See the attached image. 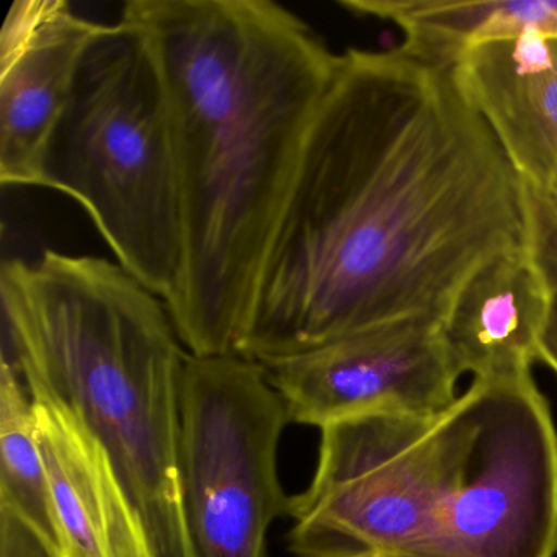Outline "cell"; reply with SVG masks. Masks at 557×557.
<instances>
[{
    "mask_svg": "<svg viewBox=\"0 0 557 557\" xmlns=\"http://www.w3.org/2000/svg\"><path fill=\"white\" fill-rule=\"evenodd\" d=\"M47 174L50 190L89 214L115 262L168 302L182 270L171 132L151 60L120 22L84 63Z\"/></svg>",
    "mask_w": 557,
    "mask_h": 557,
    "instance_id": "cell-4",
    "label": "cell"
},
{
    "mask_svg": "<svg viewBox=\"0 0 557 557\" xmlns=\"http://www.w3.org/2000/svg\"><path fill=\"white\" fill-rule=\"evenodd\" d=\"M537 361L546 363L557 374V296H553L549 319L541 337Z\"/></svg>",
    "mask_w": 557,
    "mask_h": 557,
    "instance_id": "cell-17",
    "label": "cell"
},
{
    "mask_svg": "<svg viewBox=\"0 0 557 557\" xmlns=\"http://www.w3.org/2000/svg\"><path fill=\"white\" fill-rule=\"evenodd\" d=\"M456 79L523 182L557 197V37L523 32L456 60Z\"/></svg>",
    "mask_w": 557,
    "mask_h": 557,
    "instance_id": "cell-10",
    "label": "cell"
},
{
    "mask_svg": "<svg viewBox=\"0 0 557 557\" xmlns=\"http://www.w3.org/2000/svg\"><path fill=\"white\" fill-rule=\"evenodd\" d=\"M0 557H63L60 547L0 502Z\"/></svg>",
    "mask_w": 557,
    "mask_h": 557,
    "instance_id": "cell-16",
    "label": "cell"
},
{
    "mask_svg": "<svg viewBox=\"0 0 557 557\" xmlns=\"http://www.w3.org/2000/svg\"><path fill=\"white\" fill-rule=\"evenodd\" d=\"M524 184L527 250L557 296V197Z\"/></svg>",
    "mask_w": 557,
    "mask_h": 557,
    "instance_id": "cell-15",
    "label": "cell"
},
{
    "mask_svg": "<svg viewBox=\"0 0 557 557\" xmlns=\"http://www.w3.org/2000/svg\"><path fill=\"white\" fill-rule=\"evenodd\" d=\"M0 502L60 547L34 400L4 355L0 363Z\"/></svg>",
    "mask_w": 557,
    "mask_h": 557,
    "instance_id": "cell-14",
    "label": "cell"
},
{
    "mask_svg": "<svg viewBox=\"0 0 557 557\" xmlns=\"http://www.w3.org/2000/svg\"><path fill=\"white\" fill-rule=\"evenodd\" d=\"M161 84L182 221L168 308L194 357L236 354L338 54L272 0H129Z\"/></svg>",
    "mask_w": 557,
    "mask_h": 557,
    "instance_id": "cell-2",
    "label": "cell"
},
{
    "mask_svg": "<svg viewBox=\"0 0 557 557\" xmlns=\"http://www.w3.org/2000/svg\"><path fill=\"white\" fill-rule=\"evenodd\" d=\"M262 367L289 420L319 429L376 413L442 416L461 376L436 315L371 325Z\"/></svg>",
    "mask_w": 557,
    "mask_h": 557,
    "instance_id": "cell-8",
    "label": "cell"
},
{
    "mask_svg": "<svg viewBox=\"0 0 557 557\" xmlns=\"http://www.w3.org/2000/svg\"><path fill=\"white\" fill-rule=\"evenodd\" d=\"M553 296L527 249L482 267L443 315V334L459 373L474 380L531 374Z\"/></svg>",
    "mask_w": 557,
    "mask_h": 557,
    "instance_id": "cell-12",
    "label": "cell"
},
{
    "mask_svg": "<svg viewBox=\"0 0 557 557\" xmlns=\"http://www.w3.org/2000/svg\"><path fill=\"white\" fill-rule=\"evenodd\" d=\"M32 400L63 557H154L102 443L60 400Z\"/></svg>",
    "mask_w": 557,
    "mask_h": 557,
    "instance_id": "cell-11",
    "label": "cell"
},
{
    "mask_svg": "<svg viewBox=\"0 0 557 557\" xmlns=\"http://www.w3.org/2000/svg\"><path fill=\"white\" fill-rule=\"evenodd\" d=\"M451 413L455 471L425 557H554L557 430L533 376L472 380Z\"/></svg>",
    "mask_w": 557,
    "mask_h": 557,
    "instance_id": "cell-6",
    "label": "cell"
},
{
    "mask_svg": "<svg viewBox=\"0 0 557 557\" xmlns=\"http://www.w3.org/2000/svg\"><path fill=\"white\" fill-rule=\"evenodd\" d=\"M5 357L32 397L70 407L109 453L154 557H200L185 502L188 351L168 302L119 262L45 250L0 269Z\"/></svg>",
    "mask_w": 557,
    "mask_h": 557,
    "instance_id": "cell-3",
    "label": "cell"
},
{
    "mask_svg": "<svg viewBox=\"0 0 557 557\" xmlns=\"http://www.w3.org/2000/svg\"><path fill=\"white\" fill-rule=\"evenodd\" d=\"M523 249V178L455 70L348 48L236 354L270 363L396 319H443L475 272Z\"/></svg>",
    "mask_w": 557,
    "mask_h": 557,
    "instance_id": "cell-1",
    "label": "cell"
},
{
    "mask_svg": "<svg viewBox=\"0 0 557 557\" xmlns=\"http://www.w3.org/2000/svg\"><path fill=\"white\" fill-rule=\"evenodd\" d=\"M116 24L66 0H15L0 32V182L48 188V156L92 48Z\"/></svg>",
    "mask_w": 557,
    "mask_h": 557,
    "instance_id": "cell-9",
    "label": "cell"
},
{
    "mask_svg": "<svg viewBox=\"0 0 557 557\" xmlns=\"http://www.w3.org/2000/svg\"><path fill=\"white\" fill-rule=\"evenodd\" d=\"M289 413L262 364L237 354L188 355L182 381V469L200 557H267L288 513L278 445Z\"/></svg>",
    "mask_w": 557,
    "mask_h": 557,
    "instance_id": "cell-7",
    "label": "cell"
},
{
    "mask_svg": "<svg viewBox=\"0 0 557 557\" xmlns=\"http://www.w3.org/2000/svg\"><path fill=\"white\" fill-rule=\"evenodd\" d=\"M451 407L432 419L376 413L321 429L311 484L289 497V550L425 557L455 471Z\"/></svg>",
    "mask_w": 557,
    "mask_h": 557,
    "instance_id": "cell-5",
    "label": "cell"
},
{
    "mask_svg": "<svg viewBox=\"0 0 557 557\" xmlns=\"http://www.w3.org/2000/svg\"><path fill=\"white\" fill-rule=\"evenodd\" d=\"M338 5L397 25L400 48L436 66L453 67L468 48L531 28L557 37V0H338Z\"/></svg>",
    "mask_w": 557,
    "mask_h": 557,
    "instance_id": "cell-13",
    "label": "cell"
}]
</instances>
